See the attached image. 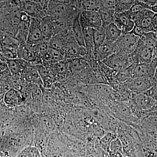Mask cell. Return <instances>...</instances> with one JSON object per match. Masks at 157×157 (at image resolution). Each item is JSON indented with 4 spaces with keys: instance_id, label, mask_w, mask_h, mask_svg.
Wrapping results in <instances>:
<instances>
[{
    "instance_id": "44dd1931",
    "label": "cell",
    "mask_w": 157,
    "mask_h": 157,
    "mask_svg": "<svg viewBox=\"0 0 157 157\" xmlns=\"http://www.w3.org/2000/svg\"><path fill=\"white\" fill-rule=\"evenodd\" d=\"M79 14H80L77 15L73 21L71 29L73 36L77 44L80 46L85 47L83 33L79 21Z\"/></svg>"
},
{
    "instance_id": "f1b7e54d",
    "label": "cell",
    "mask_w": 157,
    "mask_h": 157,
    "mask_svg": "<svg viewBox=\"0 0 157 157\" xmlns=\"http://www.w3.org/2000/svg\"><path fill=\"white\" fill-rule=\"evenodd\" d=\"M33 47L37 57L42 63V57L46 53L49 48L48 42H41L33 45Z\"/></svg>"
},
{
    "instance_id": "60d3db41",
    "label": "cell",
    "mask_w": 157,
    "mask_h": 157,
    "mask_svg": "<svg viewBox=\"0 0 157 157\" xmlns=\"http://www.w3.org/2000/svg\"><path fill=\"white\" fill-rule=\"evenodd\" d=\"M153 24L155 32L157 31V14L155 13L153 17Z\"/></svg>"
},
{
    "instance_id": "ab89813d",
    "label": "cell",
    "mask_w": 157,
    "mask_h": 157,
    "mask_svg": "<svg viewBox=\"0 0 157 157\" xmlns=\"http://www.w3.org/2000/svg\"><path fill=\"white\" fill-rule=\"evenodd\" d=\"M0 157H11L9 152L0 148Z\"/></svg>"
},
{
    "instance_id": "5bb4252c",
    "label": "cell",
    "mask_w": 157,
    "mask_h": 157,
    "mask_svg": "<svg viewBox=\"0 0 157 157\" xmlns=\"http://www.w3.org/2000/svg\"><path fill=\"white\" fill-rule=\"evenodd\" d=\"M79 17L94 29H100L102 27V21L98 11H83L80 12Z\"/></svg>"
},
{
    "instance_id": "484cf974",
    "label": "cell",
    "mask_w": 157,
    "mask_h": 157,
    "mask_svg": "<svg viewBox=\"0 0 157 157\" xmlns=\"http://www.w3.org/2000/svg\"><path fill=\"white\" fill-rule=\"evenodd\" d=\"M145 9H150L146 4L143 1H135L131 9L126 12L129 17L133 20V17L136 14Z\"/></svg>"
},
{
    "instance_id": "74e56055",
    "label": "cell",
    "mask_w": 157,
    "mask_h": 157,
    "mask_svg": "<svg viewBox=\"0 0 157 157\" xmlns=\"http://www.w3.org/2000/svg\"><path fill=\"white\" fill-rule=\"evenodd\" d=\"M147 5L150 9L151 7L156 6L157 5V0H149V1H143Z\"/></svg>"
},
{
    "instance_id": "836d02e7",
    "label": "cell",
    "mask_w": 157,
    "mask_h": 157,
    "mask_svg": "<svg viewBox=\"0 0 157 157\" xmlns=\"http://www.w3.org/2000/svg\"><path fill=\"white\" fill-rule=\"evenodd\" d=\"M115 3V1L113 0L100 1V9L114 10Z\"/></svg>"
},
{
    "instance_id": "8fae6325",
    "label": "cell",
    "mask_w": 157,
    "mask_h": 157,
    "mask_svg": "<svg viewBox=\"0 0 157 157\" xmlns=\"http://www.w3.org/2000/svg\"><path fill=\"white\" fill-rule=\"evenodd\" d=\"M3 100L6 107L10 109L23 105L25 101L21 92L12 88L5 93Z\"/></svg>"
},
{
    "instance_id": "cb8c5ba5",
    "label": "cell",
    "mask_w": 157,
    "mask_h": 157,
    "mask_svg": "<svg viewBox=\"0 0 157 157\" xmlns=\"http://www.w3.org/2000/svg\"><path fill=\"white\" fill-rule=\"evenodd\" d=\"M98 12L102 21V27L107 28V26L113 22L115 13L114 10L100 9Z\"/></svg>"
},
{
    "instance_id": "83f0119b",
    "label": "cell",
    "mask_w": 157,
    "mask_h": 157,
    "mask_svg": "<svg viewBox=\"0 0 157 157\" xmlns=\"http://www.w3.org/2000/svg\"><path fill=\"white\" fill-rule=\"evenodd\" d=\"M117 137V135H116L115 133L109 132L105 134L100 140V144L101 147L104 149L107 152H109V145L114 138Z\"/></svg>"
},
{
    "instance_id": "ee69618b",
    "label": "cell",
    "mask_w": 157,
    "mask_h": 157,
    "mask_svg": "<svg viewBox=\"0 0 157 157\" xmlns=\"http://www.w3.org/2000/svg\"><path fill=\"white\" fill-rule=\"evenodd\" d=\"M0 52H1V44H0Z\"/></svg>"
},
{
    "instance_id": "1f68e13d",
    "label": "cell",
    "mask_w": 157,
    "mask_h": 157,
    "mask_svg": "<svg viewBox=\"0 0 157 157\" xmlns=\"http://www.w3.org/2000/svg\"><path fill=\"white\" fill-rule=\"evenodd\" d=\"M40 119L41 127H42L43 130L46 131V133L52 132L54 129L53 123L49 118L47 116H43Z\"/></svg>"
},
{
    "instance_id": "d590c367",
    "label": "cell",
    "mask_w": 157,
    "mask_h": 157,
    "mask_svg": "<svg viewBox=\"0 0 157 157\" xmlns=\"http://www.w3.org/2000/svg\"><path fill=\"white\" fill-rule=\"evenodd\" d=\"M143 94L152 98L154 101L157 102V82L155 83L150 89Z\"/></svg>"
},
{
    "instance_id": "d4e9b609",
    "label": "cell",
    "mask_w": 157,
    "mask_h": 157,
    "mask_svg": "<svg viewBox=\"0 0 157 157\" xmlns=\"http://www.w3.org/2000/svg\"><path fill=\"white\" fill-rule=\"evenodd\" d=\"M133 0H117L115 1L114 11L117 14H120L129 11L134 4Z\"/></svg>"
},
{
    "instance_id": "d6a6232c",
    "label": "cell",
    "mask_w": 157,
    "mask_h": 157,
    "mask_svg": "<svg viewBox=\"0 0 157 157\" xmlns=\"http://www.w3.org/2000/svg\"><path fill=\"white\" fill-rule=\"evenodd\" d=\"M28 108L24 105L14 108L13 114L15 117L18 118H22L25 117L28 113Z\"/></svg>"
},
{
    "instance_id": "277c9868",
    "label": "cell",
    "mask_w": 157,
    "mask_h": 157,
    "mask_svg": "<svg viewBox=\"0 0 157 157\" xmlns=\"http://www.w3.org/2000/svg\"><path fill=\"white\" fill-rule=\"evenodd\" d=\"M133 94H143L154 85L153 78H131L122 83Z\"/></svg>"
},
{
    "instance_id": "3957f363",
    "label": "cell",
    "mask_w": 157,
    "mask_h": 157,
    "mask_svg": "<svg viewBox=\"0 0 157 157\" xmlns=\"http://www.w3.org/2000/svg\"><path fill=\"white\" fill-rule=\"evenodd\" d=\"M139 37L128 33L122 34L115 42V52L124 54H132L137 48Z\"/></svg>"
},
{
    "instance_id": "4316f807",
    "label": "cell",
    "mask_w": 157,
    "mask_h": 157,
    "mask_svg": "<svg viewBox=\"0 0 157 157\" xmlns=\"http://www.w3.org/2000/svg\"><path fill=\"white\" fill-rule=\"evenodd\" d=\"M16 157H42L40 151L33 145L27 147L22 150Z\"/></svg>"
},
{
    "instance_id": "ac0fdd59",
    "label": "cell",
    "mask_w": 157,
    "mask_h": 157,
    "mask_svg": "<svg viewBox=\"0 0 157 157\" xmlns=\"http://www.w3.org/2000/svg\"><path fill=\"white\" fill-rule=\"evenodd\" d=\"M69 32L67 33H60L52 37L48 41V47L52 49L58 50L63 54L64 50L67 43L66 36Z\"/></svg>"
},
{
    "instance_id": "7bdbcfd3",
    "label": "cell",
    "mask_w": 157,
    "mask_h": 157,
    "mask_svg": "<svg viewBox=\"0 0 157 157\" xmlns=\"http://www.w3.org/2000/svg\"><path fill=\"white\" fill-rule=\"evenodd\" d=\"M151 10L152 11H153L155 14H157V5L154 6V7H151Z\"/></svg>"
},
{
    "instance_id": "8d00e7d4",
    "label": "cell",
    "mask_w": 157,
    "mask_h": 157,
    "mask_svg": "<svg viewBox=\"0 0 157 157\" xmlns=\"http://www.w3.org/2000/svg\"><path fill=\"white\" fill-rule=\"evenodd\" d=\"M130 33L135 35L136 36L140 37L142 36L145 33L143 29L138 26L135 25L133 29L130 32Z\"/></svg>"
},
{
    "instance_id": "ffe728a7",
    "label": "cell",
    "mask_w": 157,
    "mask_h": 157,
    "mask_svg": "<svg viewBox=\"0 0 157 157\" xmlns=\"http://www.w3.org/2000/svg\"><path fill=\"white\" fill-rule=\"evenodd\" d=\"M28 62L18 58L7 60V65L11 75H20Z\"/></svg>"
},
{
    "instance_id": "f546056e",
    "label": "cell",
    "mask_w": 157,
    "mask_h": 157,
    "mask_svg": "<svg viewBox=\"0 0 157 157\" xmlns=\"http://www.w3.org/2000/svg\"><path fill=\"white\" fill-rule=\"evenodd\" d=\"M83 11H98L100 9V1H82Z\"/></svg>"
},
{
    "instance_id": "2e32d148",
    "label": "cell",
    "mask_w": 157,
    "mask_h": 157,
    "mask_svg": "<svg viewBox=\"0 0 157 157\" xmlns=\"http://www.w3.org/2000/svg\"><path fill=\"white\" fill-rule=\"evenodd\" d=\"M40 26L45 41L48 43L50 39L56 35L53 20L49 16H46L40 20Z\"/></svg>"
},
{
    "instance_id": "9c48e42d",
    "label": "cell",
    "mask_w": 157,
    "mask_h": 157,
    "mask_svg": "<svg viewBox=\"0 0 157 157\" xmlns=\"http://www.w3.org/2000/svg\"><path fill=\"white\" fill-rule=\"evenodd\" d=\"M129 106L144 111L151 109L157 102L143 93L139 94L132 93V98L129 101Z\"/></svg>"
},
{
    "instance_id": "7a4b0ae2",
    "label": "cell",
    "mask_w": 157,
    "mask_h": 157,
    "mask_svg": "<svg viewBox=\"0 0 157 157\" xmlns=\"http://www.w3.org/2000/svg\"><path fill=\"white\" fill-rule=\"evenodd\" d=\"M49 1H21L22 11L31 17L41 20L48 16Z\"/></svg>"
},
{
    "instance_id": "f35d334b",
    "label": "cell",
    "mask_w": 157,
    "mask_h": 157,
    "mask_svg": "<svg viewBox=\"0 0 157 157\" xmlns=\"http://www.w3.org/2000/svg\"><path fill=\"white\" fill-rule=\"evenodd\" d=\"M107 157H124L123 155L119 153L112 152H109L108 153Z\"/></svg>"
},
{
    "instance_id": "9a60e30c",
    "label": "cell",
    "mask_w": 157,
    "mask_h": 157,
    "mask_svg": "<svg viewBox=\"0 0 157 157\" xmlns=\"http://www.w3.org/2000/svg\"><path fill=\"white\" fill-rule=\"evenodd\" d=\"M80 23L82 28L85 47L87 52V56L94 57V38H93L94 29L91 28L84 22L80 21Z\"/></svg>"
},
{
    "instance_id": "d6986e66",
    "label": "cell",
    "mask_w": 157,
    "mask_h": 157,
    "mask_svg": "<svg viewBox=\"0 0 157 157\" xmlns=\"http://www.w3.org/2000/svg\"><path fill=\"white\" fill-rule=\"evenodd\" d=\"M55 76L58 77L61 79L67 78L70 73L69 69V60H63L62 61L52 64Z\"/></svg>"
},
{
    "instance_id": "4fadbf2b",
    "label": "cell",
    "mask_w": 157,
    "mask_h": 157,
    "mask_svg": "<svg viewBox=\"0 0 157 157\" xmlns=\"http://www.w3.org/2000/svg\"><path fill=\"white\" fill-rule=\"evenodd\" d=\"M113 23L122 31L123 34L130 33L135 25L133 20L126 12L120 14L115 13Z\"/></svg>"
},
{
    "instance_id": "603a6c76",
    "label": "cell",
    "mask_w": 157,
    "mask_h": 157,
    "mask_svg": "<svg viewBox=\"0 0 157 157\" xmlns=\"http://www.w3.org/2000/svg\"><path fill=\"white\" fill-rule=\"evenodd\" d=\"M106 28L101 27L99 30H93L94 52L104 44L106 41Z\"/></svg>"
},
{
    "instance_id": "5b68a950",
    "label": "cell",
    "mask_w": 157,
    "mask_h": 157,
    "mask_svg": "<svg viewBox=\"0 0 157 157\" xmlns=\"http://www.w3.org/2000/svg\"><path fill=\"white\" fill-rule=\"evenodd\" d=\"M157 67V58L154 57L149 63L135 64L133 68L132 78H153Z\"/></svg>"
},
{
    "instance_id": "7402d4cb",
    "label": "cell",
    "mask_w": 157,
    "mask_h": 157,
    "mask_svg": "<svg viewBox=\"0 0 157 157\" xmlns=\"http://www.w3.org/2000/svg\"><path fill=\"white\" fill-rule=\"evenodd\" d=\"M122 34V31L113 22L111 23L106 28L105 42L115 43Z\"/></svg>"
},
{
    "instance_id": "e0dca14e",
    "label": "cell",
    "mask_w": 157,
    "mask_h": 157,
    "mask_svg": "<svg viewBox=\"0 0 157 157\" xmlns=\"http://www.w3.org/2000/svg\"><path fill=\"white\" fill-rule=\"evenodd\" d=\"M115 53V43L105 42L104 44L95 52L94 56L97 61L102 62Z\"/></svg>"
},
{
    "instance_id": "6da1fadb",
    "label": "cell",
    "mask_w": 157,
    "mask_h": 157,
    "mask_svg": "<svg viewBox=\"0 0 157 157\" xmlns=\"http://www.w3.org/2000/svg\"><path fill=\"white\" fill-rule=\"evenodd\" d=\"M80 12L76 1H49L48 16L52 18H67L73 21Z\"/></svg>"
},
{
    "instance_id": "ba28073f",
    "label": "cell",
    "mask_w": 157,
    "mask_h": 157,
    "mask_svg": "<svg viewBox=\"0 0 157 157\" xmlns=\"http://www.w3.org/2000/svg\"><path fill=\"white\" fill-rule=\"evenodd\" d=\"M40 20L31 17L26 41V43L29 45H33L41 42H46L41 30Z\"/></svg>"
},
{
    "instance_id": "7c38bea8",
    "label": "cell",
    "mask_w": 157,
    "mask_h": 157,
    "mask_svg": "<svg viewBox=\"0 0 157 157\" xmlns=\"http://www.w3.org/2000/svg\"><path fill=\"white\" fill-rule=\"evenodd\" d=\"M31 17L23 11L21 13L20 23L15 38L20 44L26 43Z\"/></svg>"
},
{
    "instance_id": "52a82bcc",
    "label": "cell",
    "mask_w": 157,
    "mask_h": 157,
    "mask_svg": "<svg viewBox=\"0 0 157 157\" xmlns=\"http://www.w3.org/2000/svg\"><path fill=\"white\" fill-rule=\"evenodd\" d=\"M111 110L115 117L129 125H134L137 124V118L133 115L129 105L118 103L111 107Z\"/></svg>"
},
{
    "instance_id": "30bf717a",
    "label": "cell",
    "mask_w": 157,
    "mask_h": 157,
    "mask_svg": "<svg viewBox=\"0 0 157 157\" xmlns=\"http://www.w3.org/2000/svg\"><path fill=\"white\" fill-rule=\"evenodd\" d=\"M17 58L30 63L33 66L42 64L34 51L33 45L28 43L20 44L17 52Z\"/></svg>"
},
{
    "instance_id": "8992f818",
    "label": "cell",
    "mask_w": 157,
    "mask_h": 157,
    "mask_svg": "<svg viewBox=\"0 0 157 157\" xmlns=\"http://www.w3.org/2000/svg\"><path fill=\"white\" fill-rule=\"evenodd\" d=\"M155 14L151 9H145L136 14L133 20L135 25L140 27L145 33L155 32L153 24V17Z\"/></svg>"
},
{
    "instance_id": "4dcf8cb0",
    "label": "cell",
    "mask_w": 157,
    "mask_h": 157,
    "mask_svg": "<svg viewBox=\"0 0 157 157\" xmlns=\"http://www.w3.org/2000/svg\"><path fill=\"white\" fill-rule=\"evenodd\" d=\"M109 152L119 153L123 154V147L120 139L117 137L111 141L109 145Z\"/></svg>"
},
{
    "instance_id": "b9f144b4",
    "label": "cell",
    "mask_w": 157,
    "mask_h": 157,
    "mask_svg": "<svg viewBox=\"0 0 157 157\" xmlns=\"http://www.w3.org/2000/svg\"><path fill=\"white\" fill-rule=\"evenodd\" d=\"M153 79L154 82V83H157V67L156 69L155 72L154 76L153 78Z\"/></svg>"
},
{
    "instance_id": "e575fe53",
    "label": "cell",
    "mask_w": 157,
    "mask_h": 157,
    "mask_svg": "<svg viewBox=\"0 0 157 157\" xmlns=\"http://www.w3.org/2000/svg\"><path fill=\"white\" fill-rule=\"evenodd\" d=\"M64 157H86L85 153L83 151L75 150H67L65 152Z\"/></svg>"
}]
</instances>
